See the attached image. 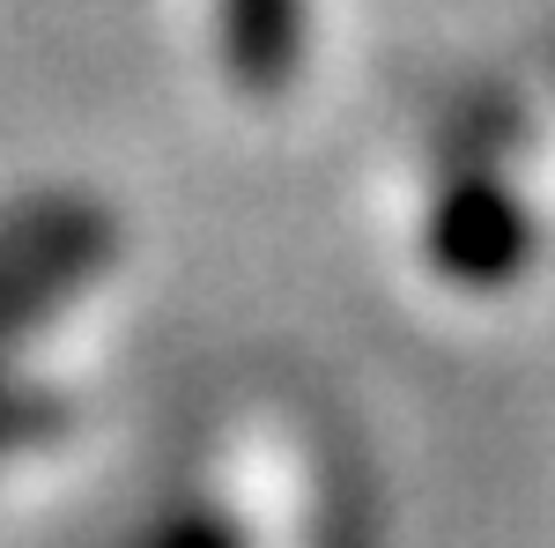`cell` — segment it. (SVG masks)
I'll list each match as a JSON object with an SVG mask.
<instances>
[{
    "label": "cell",
    "mask_w": 555,
    "mask_h": 548,
    "mask_svg": "<svg viewBox=\"0 0 555 548\" xmlns=\"http://www.w3.org/2000/svg\"><path fill=\"white\" fill-rule=\"evenodd\" d=\"M429 253H437L444 275H460V282H496L526 253V215H518V201L504 186L467 178V186H452L437 201V215H429Z\"/></svg>",
    "instance_id": "cell-1"
},
{
    "label": "cell",
    "mask_w": 555,
    "mask_h": 548,
    "mask_svg": "<svg viewBox=\"0 0 555 548\" xmlns=\"http://www.w3.org/2000/svg\"><path fill=\"white\" fill-rule=\"evenodd\" d=\"M222 8V60L237 89L274 97L297 75V44H304V0H215Z\"/></svg>",
    "instance_id": "cell-2"
}]
</instances>
